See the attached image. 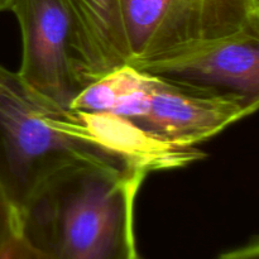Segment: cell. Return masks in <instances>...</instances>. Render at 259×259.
<instances>
[{"label":"cell","mask_w":259,"mask_h":259,"mask_svg":"<svg viewBox=\"0 0 259 259\" xmlns=\"http://www.w3.org/2000/svg\"><path fill=\"white\" fill-rule=\"evenodd\" d=\"M149 175L85 164L53 180L22 215V233L57 259H136V206Z\"/></svg>","instance_id":"1"},{"label":"cell","mask_w":259,"mask_h":259,"mask_svg":"<svg viewBox=\"0 0 259 259\" xmlns=\"http://www.w3.org/2000/svg\"><path fill=\"white\" fill-rule=\"evenodd\" d=\"M17 75L0 68V189L19 217L57 177L85 164L123 167L61 136L40 116ZM126 168V167H125Z\"/></svg>","instance_id":"2"},{"label":"cell","mask_w":259,"mask_h":259,"mask_svg":"<svg viewBox=\"0 0 259 259\" xmlns=\"http://www.w3.org/2000/svg\"><path fill=\"white\" fill-rule=\"evenodd\" d=\"M124 63L142 62L200 40L259 33V0H115Z\"/></svg>","instance_id":"3"},{"label":"cell","mask_w":259,"mask_h":259,"mask_svg":"<svg viewBox=\"0 0 259 259\" xmlns=\"http://www.w3.org/2000/svg\"><path fill=\"white\" fill-rule=\"evenodd\" d=\"M22 35L18 81L28 98L45 110L67 109L78 93L65 0H12L9 9Z\"/></svg>","instance_id":"4"},{"label":"cell","mask_w":259,"mask_h":259,"mask_svg":"<svg viewBox=\"0 0 259 259\" xmlns=\"http://www.w3.org/2000/svg\"><path fill=\"white\" fill-rule=\"evenodd\" d=\"M40 116L61 136L120 166L148 175L185 168L206 157L197 147L172 143L136 121L111 113L42 109Z\"/></svg>","instance_id":"5"},{"label":"cell","mask_w":259,"mask_h":259,"mask_svg":"<svg viewBox=\"0 0 259 259\" xmlns=\"http://www.w3.org/2000/svg\"><path fill=\"white\" fill-rule=\"evenodd\" d=\"M258 108L259 98L153 76L148 111L137 124L172 143L197 147Z\"/></svg>","instance_id":"6"},{"label":"cell","mask_w":259,"mask_h":259,"mask_svg":"<svg viewBox=\"0 0 259 259\" xmlns=\"http://www.w3.org/2000/svg\"><path fill=\"white\" fill-rule=\"evenodd\" d=\"M132 66L157 77L259 98V33L200 40Z\"/></svg>","instance_id":"7"},{"label":"cell","mask_w":259,"mask_h":259,"mask_svg":"<svg viewBox=\"0 0 259 259\" xmlns=\"http://www.w3.org/2000/svg\"><path fill=\"white\" fill-rule=\"evenodd\" d=\"M72 25L73 71L78 91L123 65L115 0H65Z\"/></svg>","instance_id":"8"},{"label":"cell","mask_w":259,"mask_h":259,"mask_svg":"<svg viewBox=\"0 0 259 259\" xmlns=\"http://www.w3.org/2000/svg\"><path fill=\"white\" fill-rule=\"evenodd\" d=\"M153 76L123 63L81 89L67 109L111 113L133 121L147 114Z\"/></svg>","instance_id":"9"},{"label":"cell","mask_w":259,"mask_h":259,"mask_svg":"<svg viewBox=\"0 0 259 259\" xmlns=\"http://www.w3.org/2000/svg\"><path fill=\"white\" fill-rule=\"evenodd\" d=\"M22 232V219L0 189V253L8 243Z\"/></svg>","instance_id":"10"},{"label":"cell","mask_w":259,"mask_h":259,"mask_svg":"<svg viewBox=\"0 0 259 259\" xmlns=\"http://www.w3.org/2000/svg\"><path fill=\"white\" fill-rule=\"evenodd\" d=\"M0 259H57L30 242L22 232L15 235L0 253Z\"/></svg>","instance_id":"11"},{"label":"cell","mask_w":259,"mask_h":259,"mask_svg":"<svg viewBox=\"0 0 259 259\" xmlns=\"http://www.w3.org/2000/svg\"><path fill=\"white\" fill-rule=\"evenodd\" d=\"M217 259H259V240L253 237L249 242L235 249L222 253Z\"/></svg>","instance_id":"12"},{"label":"cell","mask_w":259,"mask_h":259,"mask_svg":"<svg viewBox=\"0 0 259 259\" xmlns=\"http://www.w3.org/2000/svg\"><path fill=\"white\" fill-rule=\"evenodd\" d=\"M10 2H12V0H0V13L9 9Z\"/></svg>","instance_id":"13"},{"label":"cell","mask_w":259,"mask_h":259,"mask_svg":"<svg viewBox=\"0 0 259 259\" xmlns=\"http://www.w3.org/2000/svg\"><path fill=\"white\" fill-rule=\"evenodd\" d=\"M136 259H143V258H142V257H141V255H139V257H137Z\"/></svg>","instance_id":"14"},{"label":"cell","mask_w":259,"mask_h":259,"mask_svg":"<svg viewBox=\"0 0 259 259\" xmlns=\"http://www.w3.org/2000/svg\"><path fill=\"white\" fill-rule=\"evenodd\" d=\"M0 68H2V66H0Z\"/></svg>","instance_id":"15"}]
</instances>
